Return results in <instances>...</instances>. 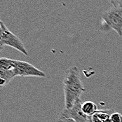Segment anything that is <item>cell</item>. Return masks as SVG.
<instances>
[{"label":"cell","instance_id":"6da1fadb","mask_svg":"<svg viewBox=\"0 0 122 122\" xmlns=\"http://www.w3.org/2000/svg\"><path fill=\"white\" fill-rule=\"evenodd\" d=\"M65 96V108L70 109L79 100L81 94L86 91L82 83L79 69L76 66L69 68L63 80Z\"/></svg>","mask_w":122,"mask_h":122},{"label":"cell","instance_id":"7a4b0ae2","mask_svg":"<svg viewBox=\"0 0 122 122\" xmlns=\"http://www.w3.org/2000/svg\"><path fill=\"white\" fill-rule=\"evenodd\" d=\"M101 18L102 23L100 25V30L102 31L107 32L112 30L122 37V6H112L102 13Z\"/></svg>","mask_w":122,"mask_h":122},{"label":"cell","instance_id":"3957f363","mask_svg":"<svg viewBox=\"0 0 122 122\" xmlns=\"http://www.w3.org/2000/svg\"><path fill=\"white\" fill-rule=\"evenodd\" d=\"M0 42L3 46L4 45L11 46L19 51L25 56H28V53L21 40L10 30H9L2 21L0 25Z\"/></svg>","mask_w":122,"mask_h":122},{"label":"cell","instance_id":"277c9868","mask_svg":"<svg viewBox=\"0 0 122 122\" xmlns=\"http://www.w3.org/2000/svg\"><path fill=\"white\" fill-rule=\"evenodd\" d=\"M13 72L15 76L45 77L46 74L25 61L13 60Z\"/></svg>","mask_w":122,"mask_h":122},{"label":"cell","instance_id":"5b68a950","mask_svg":"<svg viewBox=\"0 0 122 122\" xmlns=\"http://www.w3.org/2000/svg\"><path fill=\"white\" fill-rule=\"evenodd\" d=\"M82 101L79 100L70 109H64L61 115L71 118L75 122H91V116L86 115L82 110Z\"/></svg>","mask_w":122,"mask_h":122},{"label":"cell","instance_id":"8992f818","mask_svg":"<svg viewBox=\"0 0 122 122\" xmlns=\"http://www.w3.org/2000/svg\"><path fill=\"white\" fill-rule=\"evenodd\" d=\"M114 112V109L98 110L91 116V122H105L110 119L112 114Z\"/></svg>","mask_w":122,"mask_h":122},{"label":"cell","instance_id":"52a82bcc","mask_svg":"<svg viewBox=\"0 0 122 122\" xmlns=\"http://www.w3.org/2000/svg\"><path fill=\"white\" fill-rule=\"evenodd\" d=\"M15 76L13 70H6L0 67V88L7 85Z\"/></svg>","mask_w":122,"mask_h":122},{"label":"cell","instance_id":"ba28073f","mask_svg":"<svg viewBox=\"0 0 122 122\" xmlns=\"http://www.w3.org/2000/svg\"><path fill=\"white\" fill-rule=\"evenodd\" d=\"M82 110L88 116H91L98 111L97 105L93 101H86L82 102Z\"/></svg>","mask_w":122,"mask_h":122},{"label":"cell","instance_id":"9c48e42d","mask_svg":"<svg viewBox=\"0 0 122 122\" xmlns=\"http://www.w3.org/2000/svg\"><path fill=\"white\" fill-rule=\"evenodd\" d=\"M110 119L112 121V122H122V114L119 112H114L111 117Z\"/></svg>","mask_w":122,"mask_h":122},{"label":"cell","instance_id":"30bf717a","mask_svg":"<svg viewBox=\"0 0 122 122\" xmlns=\"http://www.w3.org/2000/svg\"><path fill=\"white\" fill-rule=\"evenodd\" d=\"M57 122H75V121L71 118H67L60 114V116L57 119Z\"/></svg>","mask_w":122,"mask_h":122},{"label":"cell","instance_id":"8fae6325","mask_svg":"<svg viewBox=\"0 0 122 122\" xmlns=\"http://www.w3.org/2000/svg\"><path fill=\"white\" fill-rule=\"evenodd\" d=\"M110 1L113 6H122V0H110Z\"/></svg>","mask_w":122,"mask_h":122},{"label":"cell","instance_id":"7c38bea8","mask_svg":"<svg viewBox=\"0 0 122 122\" xmlns=\"http://www.w3.org/2000/svg\"><path fill=\"white\" fill-rule=\"evenodd\" d=\"M3 49V46L1 45V42H0V51H1Z\"/></svg>","mask_w":122,"mask_h":122},{"label":"cell","instance_id":"4fadbf2b","mask_svg":"<svg viewBox=\"0 0 122 122\" xmlns=\"http://www.w3.org/2000/svg\"><path fill=\"white\" fill-rule=\"evenodd\" d=\"M112 122V121L111 119H109V120H107V122Z\"/></svg>","mask_w":122,"mask_h":122}]
</instances>
